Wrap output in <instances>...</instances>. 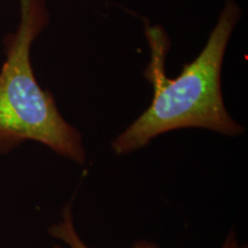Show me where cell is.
Masks as SVG:
<instances>
[{"label":"cell","mask_w":248,"mask_h":248,"mask_svg":"<svg viewBox=\"0 0 248 248\" xmlns=\"http://www.w3.org/2000/svg\"><path fill=\"white\" fill-rule=\"evenodd\" d=\"M241 15L237 0H224L215 26L199 54L183 66L176 77L166 74L170 49L167 31L159 24H145L150 61L142 76L153 95L150 106L110 142L116 156L142 150L164 133L203 129L226 137H238L245 128L230 115L222 90V70L229 43Z\"/></svg>","instance_id":"6da1fadb"},{"label":"cell","mask_w":248,"mask_h":248,"mask_svg":"<svg viewBox=\"0 0 248 248\" xmlns=\"http://www.w3.org/2000/svg\"><path fill=\"white\" fill-rule=\"evenodd\" d=\"M238 248H247V245H239Z\"/></svg>","instance_id":"277c9868"},{"label":"cell","mask_w":248,"mask_h":248,"mask_svg":"<svg viewBox=\"0 0 248 248\" xmlns=\"http://www.w3.org/2000/svg\"><path fill=\"white\" fill-rule=\"evenodd\" d=\"M18 4L20 20L5 37L0 69V154L35 141L84 166L88 153L82 132L64 119L53 93L40 86L31 61L33 43L51 21L47 0H18Z\"/></svg>","instance_id":"7a4b0ae2"},{"label":"cell","mask_w":248,"mask_h":248,"mask_svg":"<svg viewBox=\"0 0 248 248\" xmlns=\"http://www.w3.org/2000/svg\"><path fill=\"white\" fill-rule=\"evenodd\" d=\"M73 200L74 198L62 207L60 219L53 223L48 228L49 235L64 245V246L54 245L53 248H91L82 239V237L76 230L75 223H74ZM239 245L237 232H235L234 229H232L225 237L221 248H238ZM131 248H159V246L156 244L152 243V241L140 239L136 241Z\"/></svg>","instance_id":"3957f363"}]
</instances>
